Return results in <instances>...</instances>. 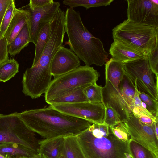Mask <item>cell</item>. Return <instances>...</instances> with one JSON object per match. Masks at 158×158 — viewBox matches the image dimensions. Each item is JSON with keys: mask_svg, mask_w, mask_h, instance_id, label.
<instances>
[{"mask_svg": "<svg viewBox=\"0 0 158 158\" xmlns=\"http://www.w3.org/2000/svg\"><path fill=\"white\" fill-rule=\"evenodd\" d=\"M26 125L44 139L77 136L93 123L60 112L52 107L26 110L19 113Z\"/></svg>", "mask_w": 158, "mask_h": 158, "instance_id": "6da1fadb", "label": "cell"}, {"mask_svg": "<svg viewBox=\"0 0 158 158\" xmlns=\"http://www.w3.org/2000/svg\"><path fill=\"white\" fill-rule=\"evenodd\" d=\"M65 26L68 39L65 44L85 65L102 66L105 64L109 53L100 40L94 36L84 25L79 11L67 9Z\"/></svg>", "mask_w": 158, "mask_h": 158, "instance_id": "7a4b0ae2", "label": "cell"}, {"mask_svg": "<svg viewBox=\"0 0 158 158\" xmlns=\"http://www.w3.org/2000/svg\"><path fill=\"white\" fill-rule=\"evenodd\" d=\"M77 136L85 158H127L125 154H130L129 141L119 139L104 123H93Z\"/></svg>", "mask_w": 158, "mask_h": 158, "instance_id": "3957f363", "label": "cell"}, {"mask_svg": "<svg viewBox=\"0 0 158 158\" xmlns=\"http://www.w3.org/2000/svg\"><path fill=\"white\" fill-rule=\"evenodd\" d=\"M113 39L147 56L158 46V28L131 22L128 19L112 30Z\"/></svg>", "mask_w": 158, "mask_h": 158, "instance_id": "277c9868", "label": "cell"}, {"mask_svg": "<svg viewBox=\"0 0 158 158\" xmlns=\"http://www.w3.org/2000/svg\"><path fill=\"white\" fill-rule=\"evenodd\" d=\"M99 76V72L93 67L80 66L52 80L45 93V102L83 86L96 83Z\"/></svg>", "mask_w": 158, "mask_h": 158, "instance_id": "5b68a950", "label": "cell"}, {"mask_svg": "<svg viewBox=\"0 0 158 158\" xmlns=\"http://www.w3.org/2000/svg\"><path fill=\"white\" fill-rule=\"evenodd\" d=\"M35 133L26 125L19 113L0 114V143L19 144L38 153L40 140Z\"/></svg>", "mask_w": 158, "mask_h": 158, "instance_id": "8992f818", "label": "cell"}, {"mask_svg": "<svg viewBox=\"0 0 158 158\" xmlns=\"http://www.w3.org/2000/svg\"><path fill=\"white\" fill-rule=\"evenodd\" d=\"M125 74L139 91L158 100V76L150 69L147 56L139 60L123 63Z\"/></svg>", "mask_w": 158, "mask_h": 158, "instance_id": "52a82bcc", "label": "cell"}, {"mask_svg": "<svg viewBox=\"0 0 158 158\" xmlns=\"http://www.w3.org/2000/svg\"><path fill=\"white\" fill-rule=\"evenodd\" d=\"M129 21L158 28V0H127Z\"/></svg>", "mask_w": 158, "mask_h": 158, "instance_id": "ba28073f", "label": "cell"}, {"mask_svg": "<svg viewBox=\"0 0 158 158\" xmlns=\"http://www.w3.org/2000/svg\"><path fill=\"white\" fill-rule=\"evenodd\" d=\"M50 106L62 113L93 123L103 122L105 108L102 102H85Z\"/></svg>", "mask_w": 158, "mask_h": 158, "instance_id": "9c48e42d", "label": "cell"}, {"mask_svg": "<svg viewBox=\"0 0 158 158\" xmlns=\"http://www.w3.org/2000/svg\"><path fill=\"white\" fill-rule=\"evenodd\" d=\"M123 122L131 139L158 156V139L155 135L153 124L152 126L142 124L131 112L127 120Z\"/></svg>", "mask_w": 158, "mask_h": 158, "instance_id": "30bf717a", "label": "cell"}, {"mask_svg": "<svg viewBox=\"0 0 158 158\" xmlns=\"http://www.w3.org/2000/svg\"><path fill=\"white\" fill-rule=\"evenodd\" d=\"M59 2L54 1L44 7L29 10L30 17L28 22L30 32V42L35 45L39 32L47 23L50 22L60 8Z\"/></svg>", "mask_w": 158, "mask_h": 158, "instance_id": "8fae6325", "label": "cell"}, {"mask_svg": "<svg viewBox=\"0 0 158 158\" xmlns=\"http://www.w3.org/2000/svg\"><path fill=\"white\" fill-rule=\"evenodd\" d=\"M79 57L70 49L61 45L55 54L50 65L54 78L70 72L80 66Z\"/></svg>", "mask_w": 158, "mask_h": 158, "instance_id": "7c38bea8", "label": "cell"}, {"mask_svg": "<svg viewBox=\"0 0 158 158\" xmlns=\"http://www.w3.org/2000/svg\"><path fill=\"white\" fill-rule=\"evenodd\" d=\"M102 103L105 108L110 107L116 111L122 122L128 119L131 112L128 105L117 90L111 82L105 79V84L102 90Z\"/></svg>", "mask_w": 158, "mask_h": 158, "instance_id": "4fadbf2b", "label": "cell"}, {"mask_svg": "<svg viewBox=\"0 0 158 158\" xmlns=\"http://www.w3.org/2000/svg\"><path fill=\"white\" fill-rule=\"evenodd\" d=\"M113 40L109 52L112 58L114 60L123 63L138 60L145 56L120 41L116 39Z\"/></svg>", "mask_w": 158, "mask_h": 158, "instance_id": "5bb4252c", "label": "cell"}, {"mask_svg": "<svg viewBox=\"0 0 158 158\" xmlns=\"http://www.w3.org/2000/svg\"><path fill=\"white\" fill-rule=\"evenodd\" d=\"M29 10L16 8L11 20L4 35L8 45L14 40L24 26L30 20Z\"/></svg>", "mask_w": 158, "mask_h": 158, "instance_id": "9a60e30c", "label": "cell"}, {"mask_svg": "<svg viewBox=\"0 0 158 158\" xmlns=\"http://www.w3.org/2000/svg\"><path fill=\"white\" fill-rule=\"evenodd\" d=\"M64 142V137L40 140L38 153L46 158H61Z\"/></svg>", "mask_w": 158, "mask_h": 158, "instance_id": "2e32d148", "label": "cell"}, {"mask_svg": "<svg viewBox=\"0 0 158 158\" xmlns=\"http://www.w3.org/2000/svg\"><path fill=\"white\" fill-rule=\"evenodd\" d=\"M105 64V79L118 89L125 74L123 63L111 57Z\"/></svg>", "mask_w": 158, "mask_h": 158, "instance_id": "e0dca14e", "label": "cell"}, {"mask_svg": "<svg viewBox=\"0 0 158 158\" xmlns=\"http://www.w3.org/2000/svg\"><path fill=\"white\" fill-rule=\"evenodd\" d=\"M0 153L8 157L31 158L38 153L21 144L11 143H0Z\"/></svg>", "mask_w": 158, "mask_h": 158, "instance_id": "ac0fdd59", "label": "cell"}, {"mask_svg": "<svg viewBox=\"0 0 158 158\" xmlns=\"http://www.w3.org/2000/svg\"><path fill=\"white\" fill-rule=\"evenodd\" d=\"M91 84L83 86L64 95L46 101L50 105L89 102L84 89Z\"/></svg>", "mask_w": 158, "mask_h": 158, "instance_id": "d6986e66", "label": "cell"}, {"mask_svg": "<svg viewBox=\"0 0 158 158\" xmlns=\"http://www.w3.org/2000/svg\"><path fill=\"white\" fill-rule=\"evenodd\" d=\"M28 22L24 26L13 41L8 45V53L10 56H15L19 54L30 42V32Z\"/></svg>", "mask_w": 158, "mask_h": 158, "instance_id": "ffe728a7", "label": "cell"}, {"mask_svg": "<svg viewBox=\"0 0 158 158\" xmlns=\"http://www.w3.org/2000/svg\"><path fill=\"white\" fill-rule=\"evenodd\" d=\"M61 158H85L77 136L64 137L63 149Z\"/></svg>", "mask_w": 158, "mask_h": 158, "instance_id": "44dd1931", "label": "cell"}, {"mask_svg": "<svg viewBox=\"0 0 158 158\" xmlns=\"http://www.w3.org/2000/svg\"><path fill=\"white\" fill-rule=\"evenodd\" d=\"M50 23H46L39 32L35 45V55L32 66L38 62L48 42L50 31Z\"/></svg>", "mask_w": 158, "mask_h": 158, "instance_id": "7402d4cb", "label": "cell"}, {"mask_svg": "<svg viewBox=\"0 0 158 158\" xmlns=\"http://www.w3.org/2000/svg\"><path fill=\"white\" fill-rule=\"evenodd\" d=\"M19 64L14 58H10L0 64V81L9 80L19 72Z\"/></svg>", "mask_w": 158, "mask_h": 158, "instance_id": "603a6c76", "label": "cell"}, {"mask_svg": "<svg viewBox=\"0 0 158 158\" xmlns=\"http://www.w3.org/2000/svg\"><path fill=\"white\" fill-rule=\"evenodd\" d=\"M130 155L132 158H158L153 152L131 139L128 143Z\"/></svg>", "mask_w": 158, "mask_h": 158, "instance_id": "cb8c5ba5", "label": "cell"}, {"mask_svg": "<svg viewBox=\"0 0 158 158\" xmlns=\"http://www.w3.org/2000/svg\"><path fill=\"white\" fill-rule=\"evenodd\" d=\"M119 88L129 108L134 96L135 89L134 85L125 73L120 82Z\"/></svg>", "mask_w": 158, "mask_h": 158, "instance_id": "d4e9b609", "label": "cell"}, {"mask_svg": "<svg viewBox=\"0 0 158 158\" xmlns=\"http://www.w3.org/2000/svg\"><path fill=\"white\" fill-rule=\"evenodd\" d=\"M102 87L96 83L85 87L83 92L89 102L92 103L102 102Z\"/></svg>", "mask_w": 158, "mask_h": 158, "instance_id": "484cf974", "label": "cell"}, {"mask_svg": "<svg viewBox=\"0 0 158 158\" xmlns=\"http://www.w3.org/2000/svg\"><path fill=\"white\" fill-rule=\"evenodd\" d=\"M139 96L147 110L155 118L158 117V102L145 93L138 91Z\"/></svg>", "mask_w": 158, "mask_h": 158, "instance_id": "4316f807", "label": "cell"}, {"mask_svg": "<svg viewBox=\"0 0 158 158\" xmlns=\"http://www.w3.org/2000/svg\"><path fill=\"white\" fill-rule=\"evenodd\" d=\"M15 1L12 0L2 19L0 28V35L4 37L5 34L11 20L15 9Z\"/></svg>", "mask_w": 158, "mask_h": 158, "instance_id": "83f0119b", "label": "cell"}, {"mask_svg": "<svg viewBox=\"0 0 158 158\" xmlns=\"http://www.w3.org/2000/svg\"><path fill=\"white\" fill-rule=\"evenodd\" d=\"M134 85L135 89V95L130 106H131L137 108L140 112L148 116L154 121H156L158 117L155 118L148 111L145 104L142 102L139 96L138 90L136 85L135 84Z\"/></svg>", "mask_w": 158, "mask_h": 158, "instance_id": "f1b7e54d", "label": "cell"}, {"mask_svg": "<svg viewBox=\"0 0 158 158\" xmlns=\"http://www.w3.org/2000/svg\"><path fill=\"white\" fill-rule=\"evenodd\" d=\"M105 108L103 123L110 127H112L121 122L114 109L110 107H107Z\"/></svg>", "mask_w": 158, "mask_h": 158, "instance_id": "f546056e", "label": "cell"}, {"mask_svg": "<svg viewBox=\"0 0 158 158\" xmlns=\"http://www.w3.org/2000/svg\"><path fill=\"white\" fill-rule=\"evenodd\" d=\"M110 127L114 135L122 141H128L131 139L124 122H121Z\"/></svg>", "mask_w": 158, "mask_h": 158, "instance_id": "4dcf8cb0", "label": "cell"}, {"mask_svg": "<svg viewBox=\"0 0 158 158\" xmlns=\"http://www.w3.org/2000/svg\"><path fill=\"white\" fill-rule=\"evenodd\" d=\"M147 57L150 69L156 76H158V46Z\"/></svg>", "mask_w": 158, "mask_h": 158, "instance_id": "1f68e13d", "label": "cell"}, {"mask_svg": "<svg viewBox=\"0 0 158 158\" xmlns=\"http://www.w3.org/2000/svg\"><path fill=\"white\" fill-rule=\"evenodd\" d=\"M8 46L6 38L0 35V64L9 59Z\"/></svg>", "mask_w": 158, "mask_h": 158, "instance_id": "d6a6232c", "label": "cell"}, {"mask_svg": "<svg viewBox=\"0 0 158 158\" xmlns=\"http://www.w3.org/2000/svg\"><path fill=\"white\" fill-rule=\"evenodd\" d=\"M54 1L52 0H31L29 4V9H33L43 7L52 3Z\"/></svg>", "mask_w": 158, "mask_h": 158, "instance_id": "836d02e7", "label": "cell"}, {"mask_svg": "<svg viewBox=\"0 0 158 158\" xmlns=\"http://www.w3.org/2000/svg\"><path fill=\"white\" fill-rule=\"evenodd\" d=\"M12 0H0V28L5 13Z\"/></svg>", "mask_w": 158, "mask_h": 158, "instance_id": "e575fe53", "label": "cell"}, {"mask_svg": "<svg viewBox=\"0 0 158 158\" xmlns=\"http://www.w3.org/2000/svg\"><path fill=\"white\" fill-rule=\"evenodd\" d=\"M153 127L154 132L156 138L158 139V118L154 123Z\"/></svg>", "mask_w": 158, "mask_h": 158, "instance_id": "d590c367", "label": "cell"}, {"mask_svg": "<svg viewBox=\"0 0 158 158\" xmlns=\"http://www.w3.org/2000/svg\"><path fill=\"white\" fill-rule=\"evenodd\" d=\"M30 158H46L44 155L40 153H38L34 156Z\"/></svg>", "mask_w": 158, "mask_h": 158, "instance_id": "8d00e7d4", "label": "cell"}, {"mask_svg": "<svg viewBox=\"0 0 158 158\" xmlns=\"http://www.w3.org/2000/svg\"><path fill=\"white\" fill-rule=\"evenodd\" d=\"M0 158H8V157L7 156H5L0 153Z\"/></svg>", "mask_w": 158, "mask_h": 158, "instance_id": "74e56055", "label": "cell"}, {"mask_svg": "<svg viewBox=\"0 0 158 158\" xmlns=\"http://www.w3.org/2000/svg\"><path fill=\"white\" fill-rule=\"evenodd\" d=\"M8 158H20V157H8Z\"/></svg>", "mask_w": 158, "mask_h": 158, "instance_id": "f35d334b", "label": "cell"}, {"mask_svg": "<svg viewBox=\"0 0 158 158\" xmlns=\"http://www.w3.org/2000/svg\"><path fill=\"white\" fill-rule=\"evenodd\" d=\"M20 158H27V157H20Z\"/></svg>", "mask_w": 158, "mask_h": 158, "instance_id": "ab89813d", "label": "cell"}]
</instances>
